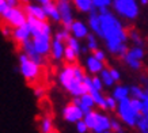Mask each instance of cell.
Returning a JSON list of instances; mask_svg holds the SVG:
<instances>
[{"label":"cell","instance_id":"cell-40","mask_svg":"<svg viewBox=\"0 0 148 133\" xmlns=\"http://www.w3.org/2000/svg\"><path fill=\"white\" fill-rule=\"evenodd\" d=\"M92 56H94L95 58H98L99 61H106V57H108V56H106V53H105V52H103L102 49H95L94 52H92Z\"/></svg>","mask_w":148,"mask_h":133},{"label":"cell","instance_id":"cell-42","mask_svg":"<svg viewBox=\"0 0 148 133\" xmlns=\"http://www.w3.org/2000/svg\"><path fill=\"white\" fill-rule=\"evenodd\" d=\"M11 33H12V27L4 23V25L1 26V34H3L5 38H11Z\"/></svg>","mask_w":148,"mask_h":133},{"label":"cell","instance_id":"cell-16","mask_svg":"<svg viewBox=\"0 0 148 133\" xmlns=\"http://www.w3.org/2000/svg\"><path fill=\"white\" fill-rule=\"evenodd\" d=\"M84 65H86V69H87V72H90L91 75H98L99 72H101L103 68H105V62H103V61H99L98 58H95L94 56L91 54V56H88V57L86 58Z\"/></svg>","mask_w":148,"mask_h":133},{"label":"cell","instance_id":"cell-44","mask_svg":"<svg viewBox=\"0 0 148 133\" xmlns=\"http://www.w3.org/2000/svg\"><path fill=\"white\" fill-rule=\"evenodd\" d=\"M7 8H8L7 1H5V0H0V18H1V15L5 12V10Z\"/></svg>","mask_w":148,"mask_h":133},{"label":"cell","instance_id":"cell-5","mask_svg":"<svg viewBox=\"0 0 148 133\" xmlns=\"http://www.w3.org/2000/svg\"><path fill=\"white\" fill-rule=\"evenodd\" d=\"M116 111H117V114H118V117H120V120L125 125H128L130 128H133L136 125V121L139 118V114H136L135 110L130 106L129 97L125 98V99H122V101H118Z\"/></svg>","mask_w":148,"mask_h":133},{"label":"cell","instance_id":"cell-14","mask_svg":"<svg viewBox=\"0 0 148 133\" xmlns=\"http://www.w3.org/2000/svg\"><path fill=\"white\" fill-rule=\"evenodd\" d=\"M64 48H65V42L56 38H52V44H50V57L53 58L54 61H60L63 60L64 56Z\"/></svg>","mask_w":148,"mask_h":133},{"label":"cell","instance_id":"cell-27","mask_svg":"<svg viewBox=\"0 0 148 133\" xmlns=\"http://www.w3.org/2000/svg\"><path fill=\"white\" fill-rule=\"evenodd\" d=\"M65 44H67V46H69V48L72 49V50H75L77 54H80L82 52V45H80V40H77V38H75V37L69 36L68 37V40L65 41Z\"/></svg>","mask_w":148,"mask_h":133},{"label":"cell","instance_id":"cell-35","mask_svg":"<svg viewBox=\"0 0 148 133\" xmlns=\"http://www.w3.org/2000/svg\"><path fill=\"white\" fill-rule=\"evenodd\" d=\"M71 36V33H69V30H67V29H63V30H58L56 34H54L53 38H56V40H60L63 41V42H65V41L68 40V37Z\"/></svg>","mask_w":148,"mask_h":133},{"label":"cell","instance_id":"cell-51","mask_svg":"<svg viewBox=\"0 0 148 133\" xmlns=\"http://www.w3.org/2000/svg\"><path fill=\"white\" fill-rule=\"evenodd\" d=\"M144 133H148V130H145V132H144Z\"/></svg>","mask_w":148,"mask_h":133},{"label":"cell","instance_id":"cell-22","mask_svg":"<svg viewBox=\"0 0 148 133\" xmlns=\"http://www.w3.org/2000/svg\"><path fill=\"white\" fill-rule=\"evenodd\" d=\"M98 76L101 77V80H102V83L105 87H114V80H113V77L110 76V72H109V69H106V68H103L102 71L98 73Z\"/></svg>","mask_w":148,"mask_h":133},{"label":"cell","instance_id":"cell-7","mask_svg":"<svg viewBox=\"0 0 148 133\" xmlns=\"http://www.w3.org/2000/svg\"><path fill=\"white\" fill-rule=\"evenodd\" d=\"M33 42V46L37 50V53L41 54L42 57L49 56L50 44H52V34L50 33H41V34H33L30 37Z\"/></svg>","mask_w":148,"mask_h":133},{"label":"cell","instance_id":"cell-32","mask_svg":"<svg viewBox=\"0 0 148 133\" xmlns=\"http://www.w3.org/2000/svg\"><path fill=\"white\" fill-rule=\"evenodd\" d=\"M144 88H141L140 86H132L129 87V95L132 98H137V99H141L144 95Z\"/></svg>","mask_w":148,"mask_h":133},{"label":"cell","instance_id":"cell-2","mask_svg":"<svg viewBox=\"0 0 148 133\" xmlns=\"http://www.w3.org/2000/svg\"><path fill=\"white\" fill-rule=\"evenodd\" d=\"M86 76L84 69L77 64H68L58 72V83L64 90H67L72 97H80L87 93L83 79Z\"/></svg>","mask_w":148,"mask_h":133},{"label":"cell","instance_id":"cell-10","mask_svg":"<svg viewBox=\"0 0 148 133\" xmlns=\"http://www.w3.org/2000/svg\"><path fill=\"white\" fill-rule=\"evenodd\" d=\"M21 49H22V53H25L27 57L30 58V60H33L34 62L40 64L41 66L45 64V57H42L41 54L37 53V50L34 49V46H33V42L30 38L26 41H23L22 44H21Z\"/></svg>","mask_w":148,"mask_h":133},{"label":"cell","instance_id":"cell-20","mask_svg":"<svg viewBox=\"0 0 148 133\" xmlns=\"http://www.w3.org/2000/svg\"><path fill=\"white\" fill-rule=\"evenodd\" d=\"M112 97L116 99L117 102H118V101H122V99H125V98L129 97V87H128V86H121V84L116 86V87L113 88Z\"/></svg>","mask_w":148,"mask_h":133},{"label":"cell","instance_id":"cell-50","mask_svg":"<svg viewBox=\"0 0 148 133\" xmlns=\"http://www.w3.org/2000/svg\"><path fill=\"white\" fill-rule=\"evenodd\" d=\"M49 133H56V132H54V130H52V132H49Z\"/></svg>","mask_w":148,"mask_h":133},{"label":"cell","instance_id":"cell-9","mask_svg":"<svg viewBox=\"0 0 148 133\" xmlns=\"http://www.w3.org/2000/svg\"><path fill=\"white\" fill-rule=\"evenodd\" d=\"M83 115L84 114L80 110V107L72 102L63 109V118H64V121H67L69 124H75L76 121L83 120Z\"/></svg>","mask_w":148,"mask_h":133},{"label":"cell","instance_id":"cell-25","mask_svg":"<svg viewBox=\"0 0 148 133\" xmlns=\"http://www.w3.org/2000/svg\"><path fill=\"white\" fill-rule=\"evenodd\" d=\"M97 113H98V111L90 110L88 113H86V114L83 115V121H84V124L87 125V128L90 129V130L94 128V125H95V121H97Z\"/></svg>","mask_w":148,"mask_h":133},{"label":"cell","instance_id":"cell-43","mask_svg":"<svg viewBox=\"0 0 148 133\" xmlns=\"http://www.w3.org/2000/svg\"><path fill=\"white\" fill-rule=\"evenodd\" d=\"M109 72H110V76L113 77L114 82H120V79H121V73H120L118 69H116V68H110Z\"/></svg>","mask_w":148,"mask_h":133},{"label":"cell","instance_id":"cell-46","mask_svg":"<svg viewBox=\"0 0 148 133\" xmlns=\"http://www.w3.org/2000/svg\"><path fill=\"white\" fill-rule=\"evenodd\" d=\"M49 1H52V0H36V3H38V4H41V5L46 4V3H49Z\"/></svg>","mask_w":148,"mask_h":133},{"label":"cell","instance_id":"cell-31","mask_svg":"<svg viewBox=\"0 0 148 133\" xmlns=\"http://www.w3.org/2000/svg\"><path fill=\"white\" fill-rule=\"evenodd\" d=\"M128 34H129V36H128V38H130L132 44L137 45V46H143V38L140 37V34L137 33V31H136V30H130Z\"/></svg>","mask_w":148,"mask_h":133},{"label":"cell","instance_id":"cell-4","mask_svg":"<svg viewBox=\"0 0 148 133\" xmlns=\"http://www.w3.org/2000/svg\"><path fill=\"white\" fill-rule=\"evenodd\" d=\"M112 5L117 15L126 21H135L140 14V7L137 0H113Z\"/></svg>","mask_w":148,"mask_h":133},{"label":"cell","instance_id":"cell-12","mask_svg":"<svg viewBox=\"0 0 148 133\" xmlns=\"http://www.w3.org/2000/svg\"><path fill=\"white\" fill-rule=\"evenodd\" d=\"M30 37H32V33H30V27H29L27 22L21 25V26H18V27H12L11 38H12L18 45H21L23 41L29 40Z\"/></svg>","mask_w":148,"mask_h":133},{"label":"cell","instance_id":"cell-45","mask_svg":"<svg viewBox=\"0 0 148 133\" xmlns=\"http://www.w3.org/2000/svg\"><path fill=\"white\" fill-rule=\"evenodd\" d=\"M5 1H7L8 7H16V5H19V3H21V0H5Z\"/></svg>","mask_w":148,"mask_h":133},{"label":"cell","instance_id":"cell-6","mask_svg":"<svg viewBox=\"0 0 148 133\" xmlns=\"http://www.w3.org/2000/svg\"><path fill=\"white\" fill-rule=\"evenodd\" d=\"M0 19L5 25H8V26L18 27L21 25H23V23H26L27 15L25 12V10L21 8L19 5H16V7H8V8L5 10V12L1 15Z\"/></svg>","mask_w":148,"mask_h":133},{"label":"cell","instance_id":"cell-41","mask_svg":"<svg viewBox=\"0 0 148 133\" xmlns=\"http://www.w3.org/2000/svg\"><path fill=\"white\" fill-rule=\"evenodd\" d=\"M45 93H46V90L44 86H36L34 87V95L38 99H42V98L45 97Z\"/></svg>","mask_w":148,"mask_h":133},{"label":"cell","instance_id":"cell-11","mask_svg":"<svg viewBox=\"0 0 148 133\" xmlns=\"http://www.w3.org/2000/svg\"><path fill=\"white\" fill-rule=\"evenodd\" d=\"M68 30L71 33V36L77 38V40H84L86 37H87V34L90 33V29H88V26H87L84 22L75 21V19H73V22L71 23V26H69Z\"/></svg>","mask_w":148,"mask_h":133},{"label":"cell","instance_id":"cell-24","mask_svg":"<svg viewBox=\"0 0 148 133\" xmlns=\"http://www.w3.org/2000/svg\"><path fill=\"white\" fill-rule=\"evenodd\" d=\"M126 54H129V56H132V57H135V58H137V60H141V61H143L144 56H145V52H144L143 46H137V45H135V46H132V48H128Z\"/></svg>","mask_w":148,"mask_h":133},{"label":"cell","instance_id":"cell-13","mask_svg":"<svg viewBox=\"0 0 148 133\" xmlns=\"http://www.w3.org/2000/svg\"><path fill=\"white\" fill-rule=\"evenodd\" d=\"M25 12H26L27 16H32V18H36V19H41V21H48L46 18V14L42 8V5L38 4V3H26L25 5Z\"/></svg>","mask_w":148,"mask_h":133},{"label":"cell","instance_id":"cell-39","mask_svg":"<svg viewBox=\"0 0 148 133\" xmlns=\"http://www.w3.org/2000/svg\"><path fill=\"white\" fill-rule=\"evenodd\" d=\"M75 125H76V132L77 133H87L90 129L87 128V125L84 124V121L83 120H79L75 122Z\"/></svg>","mask_w":148,"mask_h":133},{"label":"cell","instance_id":"cell-38","mask_svg":"<svg viewBox=\"0 0 148 133\" xmlns=\"http://www.w3.org/2000/svg\"><path fill=\"white\" fill-rule=\"evenodd\" d=\"M105 99H106V107H108V110H116V107H117V101L114 99V98L110 95V97H105Z\"/></svg>","mask_w":148,"mask_h":133},{"label":"cell","instance_id":"cell-15","mask_svg":"<svg viewBox=\"0 0 148 133\" xmlns=\"http://www.w3.org/2000/svg\"><path fill=\"white\" fill-rule=\"evenodd\" d=\"M110 129V118L109 115H106L105 113H97V121H95L94 128L91 129L92 133H102L105 130Z\"/></svg>","mask_w":148,"mask_h":133},{"label":"cell","instance_id":"cell-48","mask_svg":"<svg viewBox=\"0 0 148 133\" xmlns=\"http://www.w3.org/2000/svg\"><path fill=\"white\" fill-rule=\"evenodd\" d=\"M140 3H141L143 5H147L148 4V0H140Z\"/></svg>","mask_w":148,"mask_h":133},{"label":"cell","instance_id":"cell-1","mask_svg":"<svg viewBox=\"0 0 148 133\" xmlns=\"http://www.w3.org/2000/svg\"><path fill=\"white\" fill-rule=\"evenodd\" d=\"M99 29H101L99 37L105 41L109 53L122 57L128 50L126 41L129 38L125 27L121 21L117 18L116 14L110 11L99 14Z\"/></svg>","mask_w":148,"mask_h":133},{"label":"cell","instance_id":"cell-47","mask_svg":"<svg viewBox=\"0 0 148 133\" xmlns=\"http://www.w3.org/2000/svg\"><path fill=\"white\" fill-rule=\"evenodd\" d=\"M144 91L148 94V79L144 80Z\"/></svg>","mask_w":148,"mask_h":133},{"label":"cell","instance_id":"cell-37","mask_svg":"<svg viewBox=\"0 0 148 133\" xmlns=\"http://www.w3.org/2000/svg\"><path fill=\"white\" fill-rule=\"evenodd\" d=\"M91 1L95 8H101V7H110L113 0H91Z\"/></svg>","mask_w":148,"mask_h":133},{"label":"cell","instance_id":"cell-30","mask_svg":"<svg viewBox=\"0 0 148 133\" xmlns=\"http://www.w3.org/2000/svg\"><path fill=\"white\" fill-rule=\"evenodd\" d=\"M79 98H80V103L79 105H83V106H87V107H90V109H94V106H95L94 99H92V97L88 93L83 94Z\"/></svg>","mask_w":148,"mask_h":133},{"label":"cell","instance_id":"cell-3","mask_svg":"<svg viewBox=\"0 0 148 133\" xmlns=\"http://www.w3.org/2000/svg\"><path fill=\"white\" fill-rule=\"evenodd\" d=\"M19 72L29 84H36L41 77V65L27 57L25 53H21L18 57Z\"/></svg>","mask_w":148,"mask_h":133},{"label":"cell","instance_id":"cell-36","mask_svg":"<svg viewBox=\"0 0 148 133\" xmlns=\"http://www.w3.org/2000/svg\"><path fill=\"white\" fill-rule=\"evenodd\" d=\"M129 102H130V106L135 110L136 114L140 115V113H141V101L137 99V98H132V99L129 98Z\"/></svg>","mask_w":148,"mask_h":133},{"label":"cell","instance_id":"cell-52","mask_svg":"<svg viewBox=\"0 0 148 133\" xmlns=\"http://www.w3.org/2000/svg\"><path fill=\"white\" fill-rule=\"evenodd\" d=\"M122 133H124V132H122Z\"/></svg>","mask_w":148,"mask_h":133},{"label":"cell","instance_id":"cell-23","mask_svg":"<svg viewBox=\"0 0 148 133\" xmlns=\"http://www.w3.org/2000/svg\"><path fill=\"white\" fill-rule=\"evenodd\" d=\"M122 58H124V61L126 62V65L130 66L132 69H135V71H139V69H141V66H143V64H141V60H137V58L132 57V56H129V54H124L122 56Z\"/></svg>","mask_w":148,"mask_h":133},{"label":"cell","instance_id":"cell-28","mask_svg":"<svg viewBox=\"0 0 148 133\" xmlns=\"http://www.w3.org/2000/svg\"><path fill=\"white\" fill-rule=\"evenodd\" d=\"M77 57H79V54H77L75 50H72L69 46H65V48H64V56H63V58H65V61H68V64L75 62Z\"/></svg>","mask_w":148,"mask_h":133},{"label":"cell","instance_id":"cell-33","mask_svg":"<svg viewBox=\"0 0 148 133\" xmlns=\"http://www.w3.org/2000/svg\"><path fill=\"white\" fill-rule=\"evenodd\" d=\"M110 130L113 133H122L124 129H122V125L118 120H114V118H110Z\"/></svg>","mask_w":148,"mask_h":133},{"label":"cell","instance_id":"cell-17","mask_svg":"<svg viewBox=\"0 0 148 133\" xmlns=\"http://www.w3.org/2000/svg\"><path fill=\"white\" fill-rule=\"evenodd\" d=\"M87 26L95 36L99 37V33H101V29H99V12L95 7L88 12V25Z\"/></svg>","mask_w":148,"mask_h":133},{"label":"cell","instance_id":"cell-19","mask_svg":"<svg viewBox=\"0 0 148 133\" xmlns=\"http://www.w3.org/2000/svg\"><path fill=\"white\" fill-rule=\"evenodd\" d=\"M42 8H44V11H45L46 18L48 19H50V21H53V22H56V23L60 22V14H58L57 7H56L53 0L49 1V3H46V4H44L42 5Z\"/></svg>","mask_w":148,"mask_h":133},{"label":"cell","instance_id":"cell-49","mask_svg":"<svg viewBox=\"0 0 148 133\" xmlns=\"http://www.w3.org/2000/svg\"><path fill=\"white\" fill-rule=\"evenodd\" d=\"M21 1H23V3H29L30 0H21Z\"/></svg>","mask_w":148,"mask_h":133},{"label":"cell","instance_id":"cell-34","mask_svg":"<svg viewBox=\"0 0 148 133\" xmlns=\"http://www.w3.org/2000/svg\"><path fill=\"white\" fill-rule=\"evenodd\" d=\"M91 83H92V87H94L95 90H98V91H103V83L102 80H101V77H99L98 75H92L91 76Z\"/></svg>","mask_w":148,"mask_h":133},{"label":"cell","instance_id":"cell-21","mask_svg":"<svg viewBox=\"0 0 148 133\" xmlns=\"http://www.w3.org/2000/svg\"><path fill=\"white\" fill-rule=\"evenodd\" d=\"M72 3H73V5L76 7L77 11H80V12L88 14L91 10L94 8L91 0H72Z\"/></svg>","mask_w":148,"mask_h":133},{"label":"cell","instance_id":"cell-18","mask_svg":"<svg viewBox=\"0 0 148 133\" xmlns=\"http://www.w3.org/2000/svg\"><path fill=\"white\" fill-rule=\"evenodd\" d=\"M87 93H88L91 97H92L95 106H98L102 111H106V110H108V107H106V99H105V95L102 94V91H98V90H95L94 87H91V88L88 90Z\"/></svg>","mask_w":148,"mask_h":133},{"label":"cell","instance_id":"cell-8","mask_svg":"<svg viewBox=\"0 0 148 133\" xmlns=\"http://www.w3.org/2000/svg\"><path fill=\"white\" fill-rule=\"evenodd\" d=\"M54 4L57 7L60 14V22L64 25V29H69L71 23L73 22V8H72L71 0H56Z\"/></svg>","mask_w":148,"mask_h":133},{"label":"cell","instance_id":"cell-29","mask_svg":"<svg viewBox=\"0 0 148 133\" xmlns=\"http://www.w3.org/2000/svg\"><path fill=\"white\" fill-rule=\"evenodd\" d=\"M86 40H87V49L91 50V52H94L95 49H98V37L95 36L94 33L92 34H87L86 37Z\"/></svg>","mask_w":148,"mask_h":133},{"label":"cell","instance_id":"cell-26","mask_svg":"<svg viewBox=\"0 0 148 133\" xmlns=\"http://www.w3.org/2000/svg\"><path fill=\"white\" fill-rule=\"evenodd\" d=\"M40 130L41 133H49L53 130V121L50 117H44L40 122Z\"/></svg>","mask_w":148,"mask_h":133}]
</instances>
